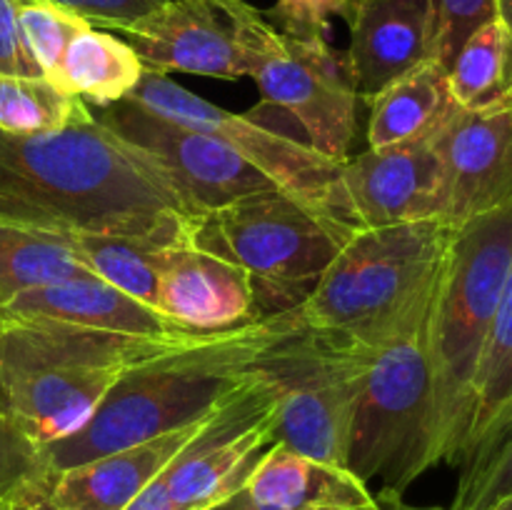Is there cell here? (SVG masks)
<instances>
[{
  "instance_id": "cell-23",
  "label": "cell",
  "mask_w": 512,
  "mask_h": 510,
  "mask_svg": "<svg viewBox=\"0 0 512 510\" xmlns=\"http://www.w3.org/2000/svg\"><path fill=\"white\" fill-rule=\"evenodd\" d=\"M93 275L65 233L0 220V305L30 288Z\"/></svg>"
},
{
  "instance_id": "cell-3",
  "label": "cell",
  "mask_w": 512,
  "mask_h": 510,
  "mask_svg": "<svg viewBox=\"0 0 512 510\" xmlns=\"http://www.w3.org/2000/svg\"><path fill=\"white\" fill-rule=\"evenodd\" d=\"M173 348L183 345L68 325H0V498L30 453L83 428L130 368Z\"/></svg>"
},
{
  "instance_id": "cell-28",
  "label": "cell",
  "mask_w": 512,
  "mask_h": 510,
  "mask_svg": "<svg viewBox=\"0 0 512 510\" xmlns=\"http://www.w3.org/2000/svg\"><path fill=\"white\" fill-rule=\"evenodd\" d=\"M512 495V420L463 463L458 493L450 510H490Z\"/></svg>"
},
{
  "instance_id": "cell-36",
  "label": "cell",
  "mask_w": 512,
  "mask_h": 510,
  "mask_svg": "<svg viewBox=\"0 0 512 510\" xmlns=\"http://www.w3.org/2000/svg\"><path fill=\"white\" fill-rule=\"evenodd\" d=\"M390 510H440V508H415V505H400V500H385Z\"/></svg>"
},
{
  "instance_id": "cell-8",
  "label": "cell",
  "mask_w": 512,
  "mask_h": 510,
  "mask_svg": "<svg viewBox=\"0 0 512 510\" xmlns=\"http://www.w3.org/2000/svg\"><path fill=\"white\" fill-rule=\"evenodd\" d=\"M368 355L303 325L290 333L263 365L278 390L273 443L348 468L350 430Z\"/></svg>"
},
{
  "instance_id": "cell-32",
  "label": "cell",
  "mask_w": 512,
  "mask_h": 510,
  "mask_svg": "<svg viewBox=\"0 0 512 510\" xmlns=\"http://www.w3.org/2000/svg\"><path fill=\"white\" fill-rule=\"evenodd\" d=\"M0 75H40L20 30L18 0H0Z\"/></svg>"
},
{
  "instance_id": "cell-29",
  "label": "cell",
  "mask_w": 512,
  "mask_h": 510,
  "mask_svg": "<svg viewBox=\"0 0 512 510\" xmlns=\"http://www.w3.org/2000/svg\"><path fill=\"white\" fill-rule=\"evenodd\" d=\"M438 15V63L445 70L473 30L498 18L495 0H433Z\"/></svg>"
},
{
  "instance_id": "cell-7",
  "label": "cell",
  "mask_w": 512,
  "mask_h": 510,
  "mask_svg": "<svg viewBox=\"0 0 512 510\" xmlns=\"http://www.w3.org/2000/svg\"><path fill=\"white\" fill-rule=\"evenodd\" d=\"M435 293V288H433ZM433 293L368 355L348 443V468L380 480V498L400 500L413 480L435 468L430 450L428 318Z\"/></svg>"
},
{
  "instance_id": "cell-22",
  "label": "cell",
  "mask_w": 512,
  "mask_h": 510,
  "mask_svg": "<svg viewBox=\"0 0 512 510\" xmlns=\"http://www.w3.org/2000/svg\"><path fill=\"white\" fill-rule=\"evenodd\" d=\"M448 80L458 108H512V35L503 20H488L468 35L450 63Z\"/></svg>"
},
{
  "instance_id": "cell-5",
  "label": "cell",
  "mask_w": 512,
  "mask_h": 510,
  "mask_svg": "<svg viewBox=\"0 0 512 510\" xmlns=\"http://www.w3.org/2000/svg\"><path fill=\"white\" fill-rule=\"evenodd\" d=\"M453 233L443 220L358 228L295 305V318L310 333L370 353L433 293Z\"/></svg>"
},
{
  "instance_id": "cell-17",
  "label": "cell",
  "mask_w": 512,
  "mask_h": 510,
  "mask_svg": "<svg viewBox=\"0 0 512 510\" xmlns=\"http://www.w3.org/2000/svg\"><path fill=\"white\" fill-rule=\"evenodd\" d=\"M225 408L173 433L63 470L45 485L30 510H125Z\"/></svg>"
},
{
  "instance_id": "cell-9",
  "label": "cell",
  "mask_w": 512,
  "mask_h": 510,
  "mask_svg": "<svg viewBox=\"0 0 512 510\" xmlns=\"http://www.w3.org/2000/svg\"><path fill=\"white\" fill-rule=\"evenodd\" d=\"M253 73L265 105L285 110L303 128L305 143L325 158L345 163L358 130V95L345 55L328 38L285 35L255 15L248 35Z\"/></svg>"
},
{
  "instance_id": "cell-19",
  "label": "cell",
  "mask_w": 512,
  "mask_h": 510,
  "mask_svg": "<svg viewBox=\"0 0 512 510\" xmlns=\"http://www.w3.org/2000/svg\"><path fill=\"white\" fill-rule=\"evenodd\" d=\"M243 490L255 510H383L353 470L295 453L283 443L263 450Z\"/></svg>"
},
{
  "instance_id": "cell-25",
  "label": "cell",
  "mask_w": 512,
  "mask_h": 510,
  "mask_svg": "<svg viewBox=\"0 0 512 510\" xmlns=\"http://www.w3.org/2000/svg\"><path fill=\"white\" fill-rule=\"evenodd\" d=\"M70 240L78 258L95 278L160 310V273H163L165 250L170 245L143 238H125V235L95 233H75L70 235Z\"/></svg>"
},
{
  "instance_id": "cell-34",
  "label": "cell",
  "mask_w": 512,
  "mask_h": 510,
  "mask_svg": "<svg viewBox=\"0 0 512 510\" xmlns=\"http://www.w3.org/2000/svg\"><path fill=\"white\" fill-rule=\"evenodd\" d=\"M213 510H255L253 505H250L248 495H245V490H240V493H235L233 498L225 500V503L215 505Z\"/></svg>"
},
{
  "instance_id": "cell-30",
  "label": "cell",
  "mask_w": 512,
  "mask_h": 510,
  "mask_svg": "<svg viewBox=\"0 0 512 510\" xmlns=\"http://www.w3.org/2000/svg\"><path fill=\"white\" fill-rule=\"evenodd\" d=\"M353 0H275L270 18L280 25V33L295 38H328L330 20H348Z\"/></svg>"
},
{
  "instance_id": "cell-18",
  "label": "cell",
  "mask_w": 512,
  "mask_h": 510,
  "mask_svg": "<svg viewBox=\"0 0 512 510\" xmlns=\"http://www.w3.org/2000/svg\"><path fill=\"white\" fill-rule=\"evenodd\" d=\"M158 305L165 315L200 333L228 330L265 315L250 275L193 240L165 250Z\"/></svg>"
},
{
  "instance_id": "cell-24",
  "label": "cell",
  "mask_w": 512,
  "mask_h": 510,
  "mask_svg": "<svg viewBox=\"0 0 512 510\" xmlns=\"http://www.w3.org/2000/svg\"><path fill=\"white\" fill-rule=\"evenodd\" d=\"M512 420V260L500 290L493 330L478 373L475 413L470 423L465 458L468 463ZM460 463V465H463Z\"/></svg>"
},
{
  "instance_id": "cell-20",
  "label": "cell",
  "mask_w": 512,
  "mask_h": 510,
  "mask_svg": "<svg viewBox=\"0 0 512 510\" xmlns=\"http://www.w3.org/2000/svg\"><path fill=\"white\" fill-rule=\"evenodd\" d=\"M368 148L430 138L458 108L450 93L448 70L433 60L370 100Z\"/></svg>"
},
{
  "instance_id": "cell-10",
  "label": "cell",
  "mask_w": 512,
  "mask_h": 510,
  "mask_svg": "<svg viewBox=\"0 0 512 510\" xmlns=\"http://www.w3.org/2000/svg\"><path fill=\"white\" fill-rule=\"evenodd\" d=\"M130 98L163 118L220 138L283 193L343 215L338 208L343 163L325 158L305 140L288 135L255 115L220 108L153 70H145Z\"/></svg>"
},
{
  "instance_id": "cell-11",
  "label": "cell",
  "mask_w": 512,
  "mask_h": 510,
  "mask_svg": "<svg viewBox=\"0 0 512 510\" xmlns=\"http://www.w3.org/2000/svg\"><path fill=\"white\" fill-rule=\"evenodd\" d=\"M93 115L115 135L158 160L185 198L203 215L275 188L228 143L203 130L163 118L138 100H120L98 108Z\"/></svg>"
},
{
  "instance_id": "cell-31",
  "label": "cell",
  "mask_w": 512,
  "mask_h": 510,
  "mask_svg": "<svg viewBox=\"0 0 512 510\" xmlns=\"http://www.w3.org/2000/svg\"><path fill=\"white\" fill-rule=\"evenodd\" d=\"M48 3L80 15L90 25L118 30L120 25H128L148 15L150 10L163 5L165 0H48Z\"/></svg>"
},
{
  "instance_id": "cell-27",
  "label": "cell",
  "mask_w": 512,
  "mask_h": 510,
  "mask_svg": "<svg viewBox=\"0 0 512 510\" xmlns=\"http://www.w3.org/2000/svg\"><path fill=\"white\" fill-rule=\"evenodd\" d=\"M18 20L25 45H28L40 75L48 78L50 83L63 63L70 40L90 28L88 20L60 8V5L48 3V0H18Z\"/></svg>"
},
{
  "instance_id": "cell-4",
  "label": "cell",
  "mask_w": 512,
  "mask_h": 510,
  "mask_svg": "<svg viewBox=\"0 0 512 510\" xmlns=\"http://www.w3.org/2000/svg\"><path fill=\"white\" fill-rule=\"evenodd\" d=\"M512 260V203L458 228L428 318L433 465L463 463L475 388Z\"/></svg>"
},
{
  "instance_id": "cell-2",
  "label": "cell",
  "mask_w": 512,
  "mask_h": 510,
  "mask_svg": "<svg viewBox=\"0 0 512 510\" xmlns=\"http://www.w3.org/2000/svg\"><path fill=\"white\" fill-rule=\"evenodd\" d=\"M298 328L293 308L280 310L235 328L213 330L198 343L135 365L108 390L83 428L28 455L3 500L13 510H30L63 470L218 413L258 383L268 355Z\"/></svg>"
},
{
  "instance_id": "cell-13",
  "label": "cell",
  "mask_w": 512,
  "mask_h": 510,
  "mask_svg": "<svg viewBox=\"0 0 512 510\" xmlns=\"http://www.w3.org/2000/svg\"><path fill=\"white\" fill-rule=\"evenodd\" d=\"M338 208L358 228L443 220V163L430 138L368 148L340 165Z\"/></svg>"
},
{
  "instance_id": "cell-1",
  "label": "cell",
  "mask_w": 512,
  "mask_h": 510,
  "mask_svg": "<svg viewBox=\"0 0 512 510\" xmlns=\"http://www.w3.org/2000/svg\"><path fill=\"white\" fill-rule=\"evenodd\" d=\"M203 218L168 170L100 120L0 130V220L50 233L188 243Z\"/></svg>"
},
{
  "instance_id": "cell-33",
  "label": "cell",
  "mask_w": 512,
  "mask_h": 510,
  "mask_svg": "<svg viewBox=\"0 0 512 510\" xmlns=\"http://www.w3.org/2000/svg\"><path fill=\"white\" fill-rule=\"evenodd\" d=\"M165 470H168V468H165ZM165 470L125 510H178V505L170 500L168 480H165Z\"/></svg>"
},
{
  "instance_id": "cell-35",
  "label": "cell",
  "mask_w": 512,
  "mask_h": 510,
  "mask_svg": "<svg viewBox=\"0 0 512 510\" xmlns=\"http://www.w3.org/2000/svg\"><path fill=\"white\" fill-rule=\"evenodd\" d=\"M495 8H498V18L503 20L512 35V0H495Z\"/></svg>"
},
{
  "instance_id": "cell-15",
  "label": "cell",
  "mask_w": 512,
  "mask_h": 510,
  "mask_svg": "<svg viewBox=\"0 0 512 510\" xmlns=\"http://www.w3.org/2000/svg\"><path fill=\"white\" fill-rule=\"evenodd\" d=\"M0 325H68L178 345L208 335L185 328L163 310L140 303L95 275L45 283L15 295L0 305Z\"/></svg>"
},
{
  "instance_id": "cell-21",
  "label": "cell",
  "mask_w": 512,
  "mask_h": 510,
  "mask_svg": "<svg viewBox=\"0 0 512 510\" xmlns=\"http://www.w3.org/2000/svg\"><path fill=\"white\" fill-rule=\"evenodd\" d=\"M143 73V60L123 38L90 25L70 40L53 83L88 105L105 108L128 100Z\"/></svg>"
},
{
  "instance_id": "cell-38",
  "label": "cell",
  "mask_w": 512,
  "mask_h": 510,
  "mask_svg": "<svg viewBox=\"0 0 512 510\" xmlns=\"http://www.w3.org/2000/svg\"><path fill=\"white\" fill-rule=\"evenodd\" d=\"M0 510H13V508H10V505H8V503H5V500H3V498H0Z\"/></svg>"
},
{
  "instance_id": "cell-26",
  "label": "cell",
  "mask_w": 512,
  "mask_h": 510,
  "mask_svg": "<svg viewBox=\"0 0 512 510\" xmlns=\"http://www.w3.org/2000/svg\"><path fill=\"white\" fill-rule=\"evenodd\" d=\"M88 120H93L90 105L43 75H0V130L5 133H50Z\"/></svg>"
},
{
  "instance_id": "cell-14",
  "label": "cell",
  "mask_w": 512,
  "mask_h": 510,
  "mask_svg": "<svg viewBox=\"0 0 512 510\" xmlns=\"http://www.w3.org/2000/svg\"><path fill=\"white\" fill-rule=\"evenodd\" d=\"M433 143L445 178L443 223L458 230L512 203V108H455Z\"/></svg>"
},
{
  "instance_id": "cell-6",
  "label": "cell",
  "mask_w": 512,
  "mask_h": 510,
  "mask_svg": "<svg viewBox=\"0 0 512 510\" xmlns=\"http://www.w3.org/2000/svg\"><path fill=\"white\" fill-rule=\"evenodd\" d=\"M355 230L335 210L273 188L205 213L193 243L240 265L268 315L303 303Z\"/></svg>"
},
{
  "instance_id": "cell-16",
  "label": "cell",
  "mask_w": 512,
  "mask_h": 510,
  "mask_svg": "<svg viewBox=\"0 0 512 510\" xmlns=\"http://www.w3.org/2000/svg\"><path fill=\"white\" fill-rule=\"evenodd\" d=\"M345 53L358 100L438 60V15L433 0H353Z\"/></svg>"
},
{
  "instance_id": "cell-12",
  "label": "cell",
  "mask_w": 512,
  "mask_h": 510,
  "mask_svg": "<svg viewBox=\"0 0 512 510\" xmlns=\"http://www.w3.org/2000/svg\"><path fill=\"white\" fill-rule=\"evenodd\" d=\"M248 0H165L115 33L153 73H193L240 80L253 73L245 23Z\"/></svg>"
},
{
  "instance_id": "cell-37",
  "label": "cell",
  "mask_w": 512,
  "mask_h": 510,
  "mask_svg": "<svg viewBox=\"0 0 512 510\" xmlns=\"http://www.w3.org/2000/svg\"><path fill=\"white\" fill-rule=\"evenodd\" d=\"M490 510H512V495H510V498L500 500V503L495 505V508H490Z\"/></svg>"
}]
</instances>
